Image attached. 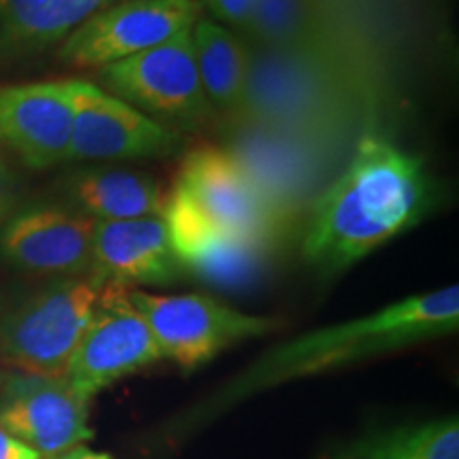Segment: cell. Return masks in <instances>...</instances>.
Masks as SVG:
<instances>
[{"label": "cell", "instance_id": "15", "mask_svg": "<svg viewBox=\"0 0 459 459\" xmlns=\"http://www.w3.org/2000/svg\"><path fill=\"white\" fill-rule=\"evenodd\" d=\"M164 220L186 274L217 285H243L262 271L268 249L221 232L177 187L166 200Z\"/></svg>", "mask_w": 459, "mask_h": 459}, {"label": "cell", "instance_id": "23", "mask_svg": "<svg viewBox=\"0 0 459 459\" xmlns=\"http://www.w3.org/2000/svg\"><path fill=\"white\" fill-rule=\"evenodd\" d=\"M0 459H41V457L0 428Z\"/></svg>", "mask_w": 459, "mask_h": 459}, {"label": "cell", "instance_id": "17", "mask_svg": "<svg viewBox=\"0 0 459 459\" xmlns=\"http://www.w3.org/2000/svg\"><path fill=\"white\" fill-rule=\"evenodd\" d=\"M119 0H0V54L30 56L77 30Z\"/></svg>", "mask_w": 459, "mask_h": 459}, {"label": "cell", "instance_id": "11", "mask_svg": "<svg viewBox=\"0 0 459 459\" xmlns=\"http://www.w3.org/2000/svg\"><path fill=\"white\" fill-rule=\"evenodd\" d=\"M0 428L41 459H56L94 438L90 400L65 377L15 372L3 381Z\"/></svg>", "mask_w": 459, "mask_h": 459}, {"label": "cell", "instance_id": "12", "mask_svg": "<svg viewBox=\"0 0 459 459\" xmlns=\"http://www.w3.org/2000/svg\"><path fill=\"white\" fill-rule=\"evenodd\" d=\"M96 221L73 206H32L4 223L0 251L13 266L43 277L91 274Z\"/></svg>", "mask_w": 459, "mask_h": 459}, {"label": "cell", "instance_id": "16", "mask_svg": "<svg viewBox=\"0 0 459 459\" xmlns=\"http://www.w3.org/2000/svg\"><path fill=\"white\" fill-rule=\"evenodd\" d=\"M73 209L94 221H126L164 215L166 198L160 183L147 172L119 166H94L66 179Z\"/></svg>", "mask_w": 459, "mask_h": 459}, {"label": "cell", "instance_id": "3", "mask_svg": "<svg viewBox=\"0 0 459 459\" xmlns=\"http://www.w3.org/2000/svg\"><path fill=\"white\" fill-rule=\"evenodd\" d=\"M94 274L57 279L0 324V359L22 375L65 377L102 291Z\"/></svg>", "mask_w": 459, "mask_h": 459}, {"label": "cell", "instance_id": "1", "mask_svg": "<svg viewBox=\"0 0 459 459\" xmlns=\"http://www.w3.org/2000/svg\"><path fill=\"white\" fill-rule=\"evenodd\" d=\"M459 328V287L423 291L387 304L364 317L319 328L279 342L245 370L230 378L209 400L177 423L181 429H196L213 421L240 402L291 381L319 377L347 368L372 358L402 351L419 342L455 334Z\"/></svg>", "mask_w": 459, "mask_h": 459}, {"label": "cell", "instance_id": "19", "mask_svg": "<svg viewBox=\"0 0 459 459\" xmlns=\"http://www.w3.org/2000/svg\"><path fill=\"white\" fill-rule=\"evenodd\" d=\"M324 459H459L455 415L366 434Z\"/></svg>", "mask_w": 459, "mask_h": 459}, {"label": "cell", "instance_id": "8", "mask_svg": "<svg viewBox=\"0 0 459 459\" xmlns=\"http://www.w3.org/2000/svg\"><path fill=\"white\" fill-rule=\"evenodd\" d=\"M145 319L130 300L128 287L105 283L94 313L68 359L65 378L91 402L122 378L160 361Z\"/></svg>", "mask_w": 459, "mask_h": 459}, {"label": "cell", "instance_id": "2", "mask_svg": "<svg viewBox=\"0 0 459 459\" xmlns=\"http://www.w3.org/2000/svg\"><path fill=\"white\" fill-rule=\"evenodd\" d=\"M429 203L421 160L385 136H361L341 175L313 204L302 257L321 277H336L417 226Z\"/></svg>", "mask_w": 459, "mask_h": 459}, {"label": "cell", "instance_id": "24", "mask_svg": "<svg viewBox=\"0 0 459 459\" xmlns=\"http://www.w3.org/2000/svg\"><path fill=\"white\" fill-rule=\"evenodd\" d=\"M56 459H111V455H107V453H99L94 449H90V446H77V449L65 453V455L56 457Z\"/></svg>", "mask_w": 459, "mask_h": 459}, {"label": "cell", "instance_id": "7", "mask_svg": "<svg viewBox=\"0 0 459 459\" xmlns=\"http://www.w3.org/2000/svg\"><path fill=\"white\" fill-rule=\"evenodd\" d=\"M175 187L230 237L273 249L285 228L266 192L228 149L200 147L183 160Z\"/></svg>", "mask_w": 459, "mask_h": 459}, {"label": "cell", "instance_id": "6", "mask_svg": "<svg viewBox=\"0 0 459 459\" xmlns=\"http://www.w3.org/2000/svg\"><path fill=\"white\" fill-rule=\"evenodd\" d=\"M100 88L128 102L156 122L179 128H198L213 119L194 57L192 30L170 41L99 68Z\"/></svg>", "mask_w": 459, "mask_h": 459}, {"label": "cell", "instance_id": "22", "mask_svg": "<svg viewBox=\"0 0 459 459\" xmlns=\"http://www.w3.org/2000/svg\"><path fill=\"white\" fill-rule=\"evenodd\" d=\"M15 200V181L11 170L4 164L3 156H0V223L7 220L11 206H13Z\"/></svg>", "mask_w": 459, "mask_h": 459}, {"label": "cell", "instance_id": "5", "mask_svg": "<svg viewBox=\"0 0 459 459\" xmlns=\"http://www.w3.org/2000/svg\"><path fill=\"white\" fill-rule=\"evenodd\" d=\"M266 57L249 56L243 119L285 132L332 128L341 108L328 60L315 49L264 48Z\"/></svg>", "mask_w": 459, "mask_h": 459}, {"label": "cell", "instance_id": "13", "mask_svg": "<svg viewBox=\"0 0 459 459\" xmlns=\"http://www.w3.org/2000/svg\"><path fill=\"white\" fill-rule=\"evenodd\" d=\"M73 107L66 82L0 88V147L32 170L71 160Z\"/></svg>", "mask_w": 459, "mask_h": 459}, {"label": "cell", "instance_id": "20", "mask_svg": "<svg viewBox=\"0 0 459 459\" xmlns=\"http://www.w3.org/2000/svg\"><path fill=\"white\" fill-rule=\"evenodd\" d=\"M247 30L262 48L315 49V0H255Z\"/></svg>", "mask_w": 459, "mask_h": 459}, {"label": "cell", "instance_id": "14", "mask_svg": "<svg viewBox=\"0 0 459 459\" xmlns=\"http://www.w3.org/2000/svg\"><path fill=\"white\" fill-rule=\"evenodd\" d=\"M91 274L102 283L143 290L186 277L164 215L126 221H96Z\"/></svg>", "mask_w": 459, "mask_h": 459}, {"label": "cell", "instance_id": "25", "mask_svg": "<svg viewBox=\"0 0 459 459\" xmlns=\"http://www.w3.org/2000/svg\"><path fill=\"white\" fill-rule=\"evenodd\" d=\"M0 364H3V359H0ZM3 381H4V377H3V370H0V385H3Z\"/></svg>", "mask_w": 459, "mask_h": 459}, {"label": "cell", "instance_id": "10", "mask_svg": "<svg viewBox=\"0 0 459 459\" xmlns=\"http://www.w3.org/2000/svg\"><path fill=\"white\" fill-rule=\"evenodd\" d=\"M200 17L198 0H119L68 34L57 56L68 66L102 68L192 30Z\"/></svg>", "mask_w": 459, "mask_h": 459}, {"label": "cell", "instance_id": "9", "mask_svg": "<svg viewBox=\"0 0 459 459\" xmlns=\"http://www.w3.org/2000/svg\"><path fill=\"white\" fill-rule=\"evenodd\" d=\"M73 107L71 160L77 162H134L170 158L181 152L183 136L156 122L99 83L66 82Z\"/></svg>", "mask_w": 459, "mask_h": 459}, {"label": "cell", "instance_id": "18", "mask_svg": "<svg viewBox=\"0 0 459 459\" xmlns=\"http://www.w3.org/2000/svg\"><path fill=\"white\" fill-rule=\"evenodd\" d=\"M200 83L215 111L240 115L249 79V51L234 32L217 22L200 20L192 28Z\"/></svg>", "mask_w": 459, "mask_h": 459}, {"label": "cell", "instance_id": "4", "mask_svg": "<svg viewBox=\"0 0 459 459\" xmlns=\"http://www.w3.org/2000/svg\"><path fill=\"white\" fill-rule=\"evenodd\" d=\"M158 353L183 370L209 364L226 349L279 330L281 321L243 313L204 294H153L130 290Z\"/></svg>", "mask_w": 459, "mask_h": 459}, {"label": "cell", "instance_id": "21", "mask_svg": "<svg viewBox=\"0 0 459 459\" xmlns=\"http://www.w3.org/2000/svg\"><path fill=\"white\" fill-rule=\"evenodd\" d=\"M255 0H211V9L228 24L247 28L254 13Z\"/></svg>", "mask_w": 459, "mask_h": 459}]
</instances>
